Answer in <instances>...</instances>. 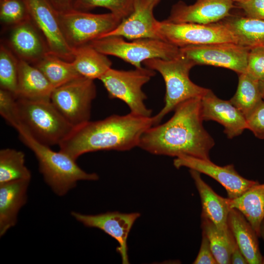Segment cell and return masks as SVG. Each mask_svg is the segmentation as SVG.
Wrapping results in <instances>:
<instances>
[{"mask_svg":"<svg viewBox=\"0 0 264 264\" xmlns=\"http://www.w3.org/2000/svg\"><path fill=\"white\" fill-rule=\"evenodd\" d=\"M30 180H19L0 184V237L18 221V213L26 204Z\"/></svg>","mask_w":264,"mask_h":264,"instance_id":"ffe728a7","label":"cell"},{"mask_svg":"<svg viewBox=\"0 0 264 264\" xmlns=\"http://www.w3.org/2000/svg\"><path fill=\"white\" fill-rule=\"evenodd\" d=\"M16 102L20 124L43 144L59 145L74 128L50 100L19 98Z\"/></svg>","mask_w":264,"mask_h":264,"instance_id":"5b68a950","label":"cell"},{"mask_svg":"<svg viewBox=\"0 0 264 264\" xmlns=\"http://www.w3.org/2000/svg\"><path fill=\"white\" fill-rule=\"evenodd\" d=\"M260 84L263 99L264 100V81H260Z\"/></svg>","mask_w":264,"mask_h":264,"instance_id":"60d3db41","label":"cell"},{"mask_svg":"<svg viewBox=\"0 0 264 264\" xmlns=\"http://www.w3.org/2000/svg\"><path fill=\"white\" fill-rule=\"evenodd\" d=\"M153 125V116L142 117L131 112L89 120L74 127L59 144L60 151L76 160L90 152L129 151L138 147L143 133Z\"/></svg>","mask_w":264,"mask_h":264,"instance_id":"7a4b0ae2","label":"cell"},{"mask_svg":"<svg viewBox=\"0 0 264 264\" xmlns=\"http://www.w3.org/2000/svg\"><path fill=\"white\" fill-rule=\"evenodd\" d=\"M201 228L218 264H231V253L237 244L232 232L228 235L222 234L211 221L204 217H201Z\"/></svg>","mask_w":264,"mask_h":264,"instance_id":"f1b7e54d","label":"cell"},{"mask_svg":"<svg viewBox=\"0 0 264 264\" xmlns=\"http://www.w3.org/2000/svg\"><path fill=\"white\" fill-rule=\"evenodd\" d=\"M155 6L150 0H134L132 13L123 19L115 28L101 38L119 36L131 40L159 39L155 29L157 21L153 14Z\"/></svg>","mask_w":264,"mask_h":264,"instance_id":"e0dca14e","label":"cell"},{"mask_svg":"<svg viewBox=\"0 0 264 264\" xmlns=\"http://www.w3.org/2000/svg\"><path fill=\"white\" fill-rule=\"evenodd\" d=\"M193 264H217L207 237L202 232V240L198 253Z\"/></svg>","mask_w":264,"mask_h":264,"instance_id":"8d00e7d4","label":"cell"},{"mask_svg":"<svg viewBox=\"0 0 264 264\" xmlns=\"http://www.w3.org/2000/svg\"><path fill=\"white\" fill-rule=\"evenodd\" d=\"M29 16L45 40L49 52L68 62L74 58V49L67 43L59 19V12L49 0H23Z\"/></svg>","mask_w":264,"mask_h":264,"instance_id":"8fae6325","label":"cell"},{"mask_svg":"<svg viewBox=\"0 0 264 264\" xmlns=\"http://www.w3.org/2000/svg\"><path fill=\"white\" fill-rule=\"evenodd\" d=\"M263 100L260 81L246 72L239 74L237 89L230 101L246 119Z\"/></svg>","mask_w":264,"mask_h":264,"instance_id":"484cf974","label":"cell"},{"mask_svg":"<svg viewBox=\"0 0 264 264\" xmlns=\"http://www.w3.org/2000/svg\"><path fill=\"white\" fill-rule=\"evenodd\" d=\"M34 64L54 88L82 76L76 71L71 62L65 61L49 52Z\"/></svg>","mask_w":264,"mask_h":264,"instance_id":"4316f807","label":"cell"},{"mask_svg":"<svg viewBox=\"0 0 264 264\" xmlns=\"http://www.w3.org/2000/svg\"><path fill=\"white\" fill-rule=\"evenodd\" d=\"M155 29L159 39L179 48L217 43H237L231 32L220 22L204 24L157 21Z\"/></svg>","mask_w":264,"mask_h":264,"instance_id":"9c48e42d","label":"cell"},{"mask_svg":"<svg viewBox=\"0 0 264 264\" xmlns=\"http://www.w3.org/2000/svg\"><path fill=\"white\" fill-rule=\"evenodd\" d=\"M174 165L177 169L186 167L211 177L225 188L230 199L239 197L258 183L241 176L233 164L220 166L210 159L181 155L174 160Z\"/></svg>","mask_w":264,"mask_h":264,"instance_id":"5bb4252c","label":"cell"},{"mask_svg":"<svg viewBox=\"0 0 264 264\" xmlns=\"http://www.w3.org/2000/svg\"><path fill=\"white\" fill-rule=\"evenodd\" d=\"M106 55L118 57L140 68L144 61L153 58L171 60L181 55L179 47L163 40L145 38L127 42L119 36H108L95 40L89 44Z\"/></svg>","mask_w":264,"mask_h":264,"instance_id":"8992f818","label":"cell"},{"mask_svg":"<svg viewBox=\"0 0 264 264\" xmlns=\"http://www.w3.org/2000/svg\"><path fill=\"white\" fill-rule=\"evenodd\" d=\"M200 111L203 121H214L223 126L228 138L239 136L247 129L243 114L230 100L219 98L210 89L200 99Z\"/></svg>","mask_w":264,"mask_h":264,"instance_id":"2e32d148","label":"cell"},{"mask_svg":"<svg viewBox=\"0 0 264 264\" xmlns=\"http://www.w3.org/2000/svg\"><path fill=\"white\" fill-rule=\"evenodd\" d=\"M19 60L3 44L0 48V88L12 93L16 97L17 90Z\"/></svg>","mask_w":264,"mask_h":264,"instance_id":"f546056e","label":"cell"},{"mask_svg":"<svg viewBox=\"0 0 264 264\" xmlns=\"http://www.w3.org/2000/svg\"><path fill=\"white\" fill-rule=\"evenodd\" d=\"M30 19L15 25L9 36V44L21 60L35 64L49 52L45 41Z\"/></svg>","mask_w":264,"mask_h":264,"instance_id":"d6986e66","label":"cell"},{"mask_svg":"<svg viewBox=\"0 0 264 264\" xmlns=\"http://www.w3.org/2000/svg\"><path fill=\"white\" fill-rule=\"evenodd\" d=\"M71 215L86 227L99 229L116 240L119 244L116 251L121 256L122 264H129L127 240L134 222L140 216L139 213L113 211L86 215L72 211Z\"/></svg>","mask_w":264,"mask_h":264,"instance_id":"4fadbf2b","label":"cell"},{"mask_svg":"<svg viewBox=\"0 0 264 264\" xmlns=\"http://www.w3.org/2000/svg\"><path fill=\"white\" fill-rule=\"evenodd\" d=\"M15 129L21 141L34 154L45 183L58 196H64L75 188L78 181H95L99 176L82 169L76 160L61 151L56 152L34 138L21 124Z\"/></svg>","mask_w":264,"mask_h":264,"instance_id":"3957f363","label":"cell"},{"mask_svg":"<svg viewBox=\"0 0 264 264\" xmlns=\"http://www.w3.org/2000/svg\"><path fill=\"white\" fill-rule=\"evenodd\" d=\"M59 19L65 38L73 49L101 38L122 20L111 12L97 14L73 8L59 12Z\"/></svg>","mask_w":264,"mask_h":264,"instance_id":"ba28073f","label":"cell"},{"mask_svg":"<svg viewBox=\"0 0 264 264\" xmlns=\"http://www.w3.org/2000/svg\"><path fill=\"white\" fill-rule=\"evenodd\" d=\"M58 12H63L72 8L73 0H49Z\"/></svg>","mask_w":264,"mask_h":264,"instance_id":"f35d334b","label":"cell"},{"mask_svg":"<svg viewBox=\"0 0 264 264\" xmlns=\"http://www.w3.org/2000/svg\"><path fill=\"white\" fill-rule=\"evenodd\" d=\"M182 56L196 65H210L245 73L250 48L235 43H223L179 48Z\"/></svg>","mask_w":264,"mask_h":264,"instance_id":"7c38bea8","label":"cell"},{"mask_svg":"<svg viewBox=\"0 0 264 264\" xmlns=\"http://www.w3.org/2000/svg\"><path fill=\"white\" fill-rule=\"evenodd\" d=\"M134 0H73L72 8L86 11L96 7H104L122 20L133 9Z\"/></svg>","mask_w":264,"mask_h":264,"instance_id":"4dcf8cb0","label":"cell"},{"mask_svg":"<svg viewBox=\"0 0 264 264\" xmlns=\"http://www.w3.org/2000/svg\"><path fill=\"white\" fill-rule=\"evenodd\" d=\"M231 264H247L248 262L238 245L234 248L231 255Z\"/></svg>","mask_w":264,"mask_h":264,"instance_id":"74e56055","label":"cell"},{"mask_svg":"<svg viewBox=\"0 0 264 264\" xmlns=\"http://www.w3.org/2000/svg\"><path fill=\"white\" fill-rule=\"evenodd\" d=\"M247 129L251 131L254 135L264 139V100L246 119Z\"/></svg>","mask_w":264,"mask_h":264,"instance_id":"e575fe53","label":"cell"},{"mask_svg":"<svg viewBox=\"0 0 264 264\" xmlns=\"http://www.w3.org/2000/svg\"><path fill=\"white\" fill-rule=\"evenodd\" d=\"M228 224L236 243L249 264L263 263V257L259 249L258 236L256 232L239 210L231 208Z\"/></svg>","mask_w":264,"mask_h":264,"instance_id":"7402d4cb","label":"cell"},{"mask_svg":"<svg viewBox=\"0 0 264 264\" xmlns=\"http://www.w3.org/2000/svg\"></svg>","mask_w":264,"mask_h":264,"instance_id":"ee69618b","label":"cell"},{"mask_svg":"<svg viewBox=\"0 0 264 264\" xmlns=\"http://www.w3.org/2000/svg\"><path fill=\"white\" fill-rule=\"evenodd\" d=\"M231 208L240 211L260 237V229L264 220V183L255 184L239 197L229 198Z\"/></svg>","mask_w":264,"mask_h":264,"instance_id":"cb8c5ba5","label":"cell"},{"mask_svg":"<svg viewBox=\"0 0 264 264\" xmlns=\"http://www.w3.org/2000/svg\"><path fill=\"white\" fill-rule=\"evenodd\" d=\"M200 99L179 104L169 120L151 126L143 133L138 147L156 155L210 159L209 152L215 143L203 127Z\"/></svg>","mask_w":264,"mask_h":264,"instance_id":"6da1fadb","label":"cell"},{"mask_svg":"<svg viewBox=\"0 0 264 264\" xmlns=\"http://www.w3.org/2000/svg\"><path fill=\"white\" fill-rule=\"evenodd\" d=\"M0 113L5 120L14 128L20 124L16 97L12 93L1 88Z\"/></svg>","mask_w":264,"mask_h":264,"instance_id":"d6a6232c","label":"cell"},{"mask_svg":"<svg viewBox=\"0 0 264 264\" xmlns=\"http://www.w3.org/2000/svg\"><path fill=\"white\" fill-rule=\"evenodd\" d=\"M155 75V71L147 67L130 70L111 68L99 80L110 98L124 102L133 114L149 117L152 116V111L145 105L147 96L142 88Z\"/></svg>","mask_w":264,"mask_h":264,"instance_id":"52a82bcc","label":"cell"},{"mask_svg":"<svg viewBox=\"0 0 264 264\" xmlns=\"http://www.w3.org/2000/svg\"><path fill=\"white\" fill-rule=\"evenodd\" d=\"M234 7L231 0H197L191 5L180 1L172 6L165 20L175 23H216L229 16Z\"/></svg>","mask_w":264,"mask_h":264,"instance_id":"9a60e30c","label":"cell"},{"mask_svg":"<svg viewBox=\"0 0 264 264\" xmlns=\"http://www.w3.org/2000/svg\"><path fill=\"white\" fill-rule=\"evenodd\" d=\"M143 63L146 67L161 75L166 87L165 105L153 116V126L159 124L166 115L180 103L192 98H201L209 89L191 80L189 72L196 65L181 55L171 60L151 59Z\"/></svg>","mask_w":264,"mask_h":264,"instance_id":"277c9868","label":"cell"},{"mask_svg":"<svg viewBox=\"0 0 264 264\" xmlns=\"http://www.w3.org/2000/svg\"><path fill=\"white\" fill-rule=\"evenodd\" d=\"M190 173L198 191L202 206L201 217L211 221L220 233L228 235L231 232L228 218L231 208L229 198L218 195L201 178L198 172L190 169Z\"/></svg>","mask_w":264,"mask_h":264,"instance_id":"ac0fdd59","label":"cell"},{"mask_svg":"<svg viewBox=\"0 0 264 264\" xmlns=\"http://www.w3.org/2000/svg\"><path fill=\"white\" fill-rule=\"evenodd\" d=\"M235 3L243 10L245 17L264 20V0H246Z\"/></svg>","mask_w":264,"mask_h":264,"instance_id":"d590c367","label":"cell"},{"mask_svg":"<svg viewBox=\"0 0 264 264\" xmlns=\"http://www.w3.org/2000/svg\"><path fill=\"white\" fill-rule=\"evenodd\" d=\"M31 174L25 165V155L11 148L0 151V184L19 180H30Z\"/></svg>","mask_w":264,"mask_h":264,"instance_id":"83f0119b","label":"cell"},{"mask_svg":"<svg viewBox=\"0 0 264 264\" xmlns=\"http://www.w3.org/2000/svg\"><path fill=\"white\" fill-rule=\"evenodd\" d=\"M260 237H261L264 241V220L263 221L260 229ZM264 264V257H263V263Z\"/></svg>","mask_w":264,"mask_h":264,"instance_id":"ab89813d","label":"cell"},{"mask_svg":"<svg viewBox=\"0 0 264 264\" xmlns=\"http://www.w3.org/2000/svg\"><path fill=\"white\" fill-rule=\"evenodd\" d=\"M96 93L93 80L80 76L55 88L50 101L75 127L90 120L91 104Z\"/></svg>","mask_w":264,"mask_h":264,"instance_id":"30bf717a","label":"cell"},{"mask_svg":"<svg viewBox=\"0 0 264 264\" xmlns=\"http://www.w3.org/2000/svg\"><path fill=\"white\" fill-rule=\"evenodd\" d=\"M231 0L234 3H239V2H242L246 0Z\"/></svg>","mask_w":264,"mask_h":264,"instance_id":"7bdbcfd3","label":"cell"},{"mask_svg":"<svg viewBox=\"0 0 264 264\" xmlns=\"http://www.w3.org/2000/svg\"><path fill=\"white\" fill-rule=\"evenodd\" d=\"M71 62L81 76L93 80L99 79L111 68L112 65L107 55L89 44L74 49V58Z\"/></svg>","mask_w":264,"mask_h":264,"instance_id":"d4e9b609","label":"cell"},{"mask_svg":"<svg viewBox=\"0 0 264 264\" xmlns=\"http://www.w3.org/2000/svg\"><path fill=\"white\" fill-rule=\"evenodd\" d=\"M156 6L160 0H150Z\"/></svg>","mask_w":264,"mask_h":264,"instance_id":"b9f144b4","label":"cell"},{"mask_svg":"<svg viewBox=\"0 0 264 264\" xmlns=\"http://www.w3.org/2000/svg\"><path fill=\"white\" fill-rule=\"evenodd\" d=\"M220 22L231 32L237 44L250 48L264 46V20L230 14Z\"/></svg>","mask_w":264,"mask_h":264,"instance_id":"603a6c76","label":"cell"},{"mask_svg":"<svg viewBox=\"0 0 264 264\" xmlns=\"http://www.w3.org/2000/svg\"><path fill=\"white\" fill-rule=\"evenodd\" d=\"M245 72L255 79L264 81V46L250 48Z\"/></svg>","mask_w":264,"mask_h":264,"instance_id":"836d02e7","label":"cell"},{"mask_svg":"<svg viewBox=\"0 0 264 264\" xmlns=\"http://www.w3.org/2000/svg\"><path fill=\"white\" fill-rule=\"evenodd\" d=\"M54 89L39 69L24 60H19L16 99L50 100Z\"/></svg>","mask_w":264,"mask_h":264,"instance_id":"44dd1931","label":"cell"},{"mask_svg":"<svg viewBox=\"0 0 264 264\" xmlns=\"http://www.w3.org/2000/svg\"><path fill=\"white\" fill-rule=\"evenodd\" d=\"M0 19L6 24L16 25L30 19L23 0H0Z\"/></svg>","mask_w":264,"mask_h":264,"instance_id":"1f68e13d","label":"cell"}]
</instances>
